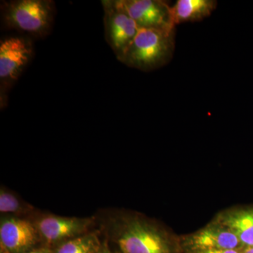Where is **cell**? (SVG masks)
Returning a JSON list of instances; mask_svg holds the SVG:
<instances>
[{
    "label": "cell",
    "mask_w": 253,
    "mask_h": 253,
    "mask_svg": "<svg viewBox=\"0 0 253 253\" xmlns=\"http://www.w3.org/2000/svg\"><path fill=\"white\" fill-rule=\"evenodd\" d=\"M103 4L106 41L121 61L140 28L125 9L121 0L105 1Z\"/></svg>",
    "instance_id": "4"
},
{
    "label": "cell",
    "mask_w": 253,
    "mask_h": 253,
    "mask_svg": "<svg viewBox=\"0 0 253 253\" xmlns=\"http://www.w3.org/2000/svg\"><path fill=\"white\" fill-rule=\"evenodd\" d=\"M241 246L235 234L226 227H208L190 239L189 247L194 252L210 249L238 250Z\"/></svg>",
    "instance_id": "9"
},
{
    "label": "cell",
    "mask_w": 253,
    "mask_h": 253,
    "mask_svg": "<svg viewBox=\"0 0 253 253\" xmlns=\"http://www.w3.org/2000/svg\"><path fill=\"white\" fill-rule=\"evenodd\" d=\"M194 253H242L238 250L210 249L204 251H195Z\"/></svg>",
    "instance_id": "14"
},
{
    "label": "cell",
    "mask_w": 253,
    "mask_h": 253,
    "mask_svg": "<svg viewBox=\"0 0 253 253\" xmlns=\"http://www.w3.org/2000/svg\"><path fill=\"white\" fill-rule=\"evenodd\" d=\"M116 229L115 239L121 253H174L168 240L146 221L125 220Z\"/></svg>",
    "instance_id": "3"
},
{
    "label": "cell",
    "mask_w": 253,
    "mask_h": 253,
    "mask_svg": "<svg viewBox=\"0 0 253 253\" xmlns=\"http://www.w3.org/2000/svg\"><path fill=\"white\" fill-rule=\"evenodd\" d=\"M123 6L140 29L175 30L172 6L162 0H121Z\"/></svg>",
    "instance_id": "5"
},
{
    "label": "cell",
    "mask_w": 253,
    "mask_h": 253,
    "mask_svg": "<svg viewBox=\"0 0 253 253\" xmlns=\"http://www.w3.org/2000/svg\"><path fill=\"white\" fill-rule=\"evenodd\" d=\"M174 48L175 30L139 29L121 62L140 71H153L172 59Z\"/></svg>",
    "instance_id": "1"
},
{
    "label": "cell",
    "mask_w": 253,
    "mask_h": 253,
    "mask_svg": "<svg viewBox=\"0 0 253 253\" xmlns=\"http://www.w3.org/2000/svg\"><path fill=\"white\" fill-rule=\"evenodd\" d=\"M3 19L8 28L33 36H45L52 25L54 2L49 0H18L4 3Z\"/></svg>",
    "instance_id": "2"
},
{
    "label": "cell",
    "mask_w": 253,
    "mask_h": 253,
    "mask_svg": "<svg viewBox=\"0 0 253 253\" xmlns=\"http://www.w3.org/2000/svg\"><path fill=\"white\" fill-rule=\"evenodd\" d=\"M34 223L17 217L2 218L0 245L9 253H26L36 249L40 241Z\"/></svg>",
    "instance_id": "7"
},
{
    "label": "cell",
    "mask_w": 253,
    "mask_h": 253,
    "mask_svg": "<svg viewBox=\"0 0 253 253\" xmlns=\"http://www.w3.org/2000/svg\"><path fill=\"white\" fill-rule=\"evenodd\" d=\"M101 245L96 234H85L59 245L53 253H96Z\"/></svg>",
    "instance_id": "12"
},
{
    "label": "cell",
    "mask_w": 253,
    "mask_h": 253,
    "mask_svg": "<svg viewBox=\"0 0 253 253\" xmlns=\"http://www.w3.org/2000/svg\"><path fill=\"white\" fill-rule=\"evenodd\" d=\"M242 253H253V247L246 248Z\"/></svg>",
    "instance_id": "17"
},
{
    "label": "cell",
    "mask_w": 253,
    "mask_h": 253,
    "mask_svg": "<svg viewBox=\"0 0 253 253\" xmlns=\"http://www.w3.org/2000/svg\"><path fill=\"white\" fill-rule=\"evenodd\" d=\"M31 43L21 38H10L0 44V78L1 81H15L31 59Z\"/></svg>",
    "instance_id": "8"
},
{
    "label": "cell",
    "mask_w": 253,
    "mask_h": 253,
    "mask_svg": "<svg viewBox=\"0 0 253 253\" xmlns=\"http://www.w3.org/2000/svg\"><path fill=\"white\" fill-rule=\"evenodd\" d=\"M221 224L235 234L241 246L253 247V209L229 213L222 217Z\"/></svg>",
    "instance_id": "11"
},
{
    "label": "cell",
    "mask_w": 253,
    "mask_h": 253,
    "mask_svg": "<svg viewBox=\"0 0 253 253\" xmlns=\"http://www.w3.org/2000/svg\"><path fill=\"white\" fill-rule=\"evenodd\" d=\"M92 224L89 218L56 215L42 217L34 223L40 239L46 245L55 246L86 234Z\"/></svg>",
    "instance_id": "6"
},
{
    "label": "cell",
    "mask_w": 253,
    "mask_h": 253,
    "mask_svg": "<svg viewBox=\"0 0 253 253\" xmlns=\"http://www.w3.org/2000/svg\"><path fill=\"white\" fill-rule=\"evenodd\" d=\"M0 253H9L6 250H5L4 248L1 247V250H0Z\"/></svg>",
    "instance_id": "18"
},
{
    "label": "cell",
    "mask_w": 253,
    "mask_h": 253,
    "mask_svg": "<svg viewBox=\"0 0 253 253\" xmlns=\"http://www.w3.org/2000/svg\"><path fill=\"white\" fill-rule=\"evenodd\" d=\"M26 207L15 195L1 189L0 191V212L1 213L26 212Z\"/></svg>",
    "instance_id": "13"
},
{
    "label": "cell",
    "mask_w": 253,
    "mask_h": 253,
    "mask_svg": "<svg viewBox=\"0 0 253 253\" xmlns=\"http://www.w3.org/2000/svg\"><path fill=\"white\" fill-rule=\"evenodd\" d=\"M96 253H112L110 251L109 247L106 246V244L101 245V248H100L99 251Z\"/></svg>",
    "instance_id": "16"
},
{
    "label": "cell",
    "mask_w": 253,
    "mask_h": 253,
    "mask_svg": "<svg viewBox=\"0 0 253 253\" xmlns=\"http://www.w3.org/2000/svg\"><path fill=\"white\" fill-rule=\"evenodd\" d=\"M26 253H53V251L49 247L38 248V249L36 248Z\"/></svg>",
    "instance_id": "15"
},
{
    "label": "cell",
    "mask_w": 253,
    "mask_h": 253,
    "mask_svg": "<svg viewBox=\"0 0 253 253\" xmlns=\"http://www.w3.org/2000/svg\"><path fill=\"white\" fill-rule=\"evenodd\" d=\"M217 6L215 0H177L172 6L173 24L176 26L203 21L212 14Z\"/></svg>",
    "instance_id": "10"
}]
</instances>
